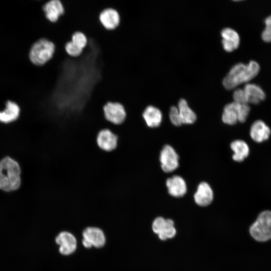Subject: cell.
<instances>
[{
  "label": "cell",
  "instance_id": "16",
  "mask_svg": "<svg viewBox=\"0 0 271 271\" xmlns=\"http://www.w3.org/2000/svg\"><path fill=\"white\" fill-rule=\"evenodd\" d=\"M142 117L147 127L154 128L161 124L162 114L159 108L153 105H149L144 110Z\"/></svg>",
  "mask_w": 271,
  "mask_h": 271
},
{
  "label": "cell",
  "instance_id": "2",
  "mask_svg": "<svg viewBox=\"0 0 271 271\" xmlns=\"http://www.w3.org/2000/svg\"><path fill=\"white\" fill-rule=\"evenodd\" d=\"M21 170L18 163L7 156L0 161V190L11 192L19 188Z\"/></svg>",
  "mask_w": 271,
  "mask_h": 271
},
{
  "label": "cell",
  "instance_id": "28",
  "mask_svg": "<svg viewBox=\"0 0 271 271\" xmlns=\"http://www.w3.org/2000/svg\"><path fill=\"white\" fill-rule=\"evenodd\" d=\"M234 101L240 103L248 104L247 99L243 89L237 88L233 93Z\"/></svg>",
  "mask_w": 271,
  "mask_h": 271
},
{
  "label": "cell",
  "instance_id": "27",
  "mask_svg": "<svg viewBox=\"0 0 271 271\" xmlns=\"http://www.w3.org/2000/svg\"><path fill=\"white\" fill-rule=\"evenodd\" d=\"M170 121L175 126H180L182 123L179 115L178 107L172 106L170 108L169 112Z\"/></svg>",
  "mask_w": 271,
  "mask_h": 271
},
{
  "label": "cell",
  "instance_id": "10",
  "mask_svg": "<svg viewBox=\"0 0 271 271\" xmlns=\"http://www.w3.org/2000/svg\"><path fill=\"white\" fill-rule=\"evenodd\" d=\"M179 157L175 150L170 145L165 146L162 150L160 161L162 170L166 173L175 170L179 166Z\"/></svg>",
  "mask_w": 271,
  "mask_h": 271
},
{
  "label": "cell",
  "instance_id": "6",
  "mask_svg": "<svg viewBox=\"0 0 271 271\" xmlns=\"http://www.w3.org/2000/svg\"><path fill=\"white\" fill-rule=\"evenodd\" d=\"M104 116L109 122L121 124L125 120L126 112L124 106L118 102H108L103 107Z\"/></svg>",
  "mask_w": 271,
  "mask_h": 271
},
{
  "label": "cell",
  "instance_id": "11",
  "mask_svg": "<svg viewBox=\"0 0 271 271\" xmlns=\"http://www.w3.org/2000/svg\"><path fill=\"white\" fill-rule=\"evenodd\" d=\"M99 22L107 31H113L120 24V16L113 8H106L101 12L98 17Z\"/></svg>",
  "mask_w": 271,
  "mask_h": 271
},
{
  "label": "cell",
  "instance_id": "19",
  "mask_svg": "<svg viewBox=\"0 0 271 271\" xmlns=\"http://www.w3.org/2000/svg\"><path fill=\"white\" fill-rule=\"evenodd\" d=\"M243 89L246 94L248 103L257 104L265 99V93L258 85L247 83Z\"/></svg>",
  "mask_w": 271,
  "mask_h": 271
},
{
  "label": "cell",
  "instance_id": "9",
  "mask_svg": "<svg viewBox=\"0 0 271 271\" xmlns=\"http://www.w3.org/2000/svg\"><path fill=\"white\" fill-rule=\"evenodd\" d=\"M98 147L102 151L111 152L115 150L118 145V137L108 128L101 129L96 139Z\"/></svg>",
  "mask_w": 271,
  "mask_h": 271
},
{
  "label": "cell",
  "instance_id": "20",
  "mask_svg": "<svg viewBox=\"0 0 271 271\" xmlns=\"http://www.w3.org/2000/svg\"><path fill=\"white\" fill-rule=\"evenodd\" d=\"M239 103L233 101L226 104L222 116L223 122L229 125H233L238 121Z\"/></svg>",
  "mask_w": 271,
  "mask_h": 271
},
{
  "label": "cell",
  "instance_id": "17",
  "mask_svg": "<svg viewBox=\"0 0 271 271\" xmlns=\"http://www.w3.org/2000/svg\"><path fill=\"white\" fill-rule=\"evenodd\" d=\"M166 186L169 193L175 197L183 196L187 192L185 180L179 176H174L166 181Z\"/></svg>",
  "mask_w": 271,
  "mask_h": 271
},
{
  "label": "cell",
  "instance_id": "5",
  "mask_svg": "<svg viewBox=\"0 0 271 271\" xmlns=\"http://www.w3.org/2000/svg\"><path fill=\"white\" fill-rule=\"evenodd\" d=\"M83 245L86 248L92 246L100 248L105 243L106 237L102 229L98 226H88L82 231Z\"/></svg>",
  "mask_w": 271,
  "mask_h": 271
},
{
  "label": "cell",
  "instance_id": "8",
  "mask_svg": "<svg viewBox=\"0 0 271 271\" xmlns=\"http://www.w3.org/2000/svg\"><path fill=\"white\" fill-rule=\"evenodd\" d=\"M55 241L59 246V252L62 255H70L76 249V238L71 232L67 230L60 232L55 238Z\"/></svg>",
  "mask_w": 271,
  "mask_h": 271
},
{
  "label": "cell",
  "instance_id": "22",
  "mask_svg": "<svg viewBox=\"0 0 271 271\" xmlns=\"http://www.w3.org/2000/svg\"><path fill=\"white\" fill-rule=\"evenodd\" d=\"M177 107L182 124H192L196 121V115L188 106L185 99H181Z\"/></svg>",
  "mask_w": 271,
  "mask_h": 271
},
{
  "label": "cell",
  "instance_id": "23",
  "mask_svg": "<svg viewBox=\"0 0 271 271\" xmlns=\"http://www.w3.org/2000/svg\"><path fill=\"white\" fill-rule=\"evenodd\" d=\"M71 41L75 45L83 50L88 44V38L86 35L82 32L79 31L73 33Z\"/></svg>",
  "mask_w": 271,
  "mask_h": 271
},
{
  "label": "cell",
  "instance_id": "4",
  "mask_svg": "<svg viewBox=\"0 0 271 271\" xmlns=\"http://www.w3.org/2000/svg\"><path fill=\"white\" fill-rule=\"evenodd\" d=\"M251 236L258 241H265L271 238V211L266 210L258 215L249 229Z\"/></svg>",
  "mask_w": 271,
  "mask_h": 271
},
{
  "label": "cell",
  "instance_id": "3",
  "mask_svg": "<svg viewBox=\"0 0 271 271\" xmlns=\"http://www.w3.org/2000/svg\"><path fill=\"white\" fill-rule=\"evenodd\" d=\"M55 50L53 42L46 37L40 38L32 44L29 49V60L34 66L43 67L53 58Z\"/></svg>",
  "mask_w": 271,
  "mask_h": 271
},
{
  "label": "cell",
  "instance_id": "24",
  "mask_svg": "<svg viewBox=\"0 0 271 271\" xmlns=\"http://www.w3.org/2000/svg\"><path fill=\"white\" fill-rule=\"evenodd\" d=\"M65 50L71 57L77 58L82 53L83 50L75 45L71 41L67 42L65 45Z\"/></svg>",
  "mask_w": 271,
  "mask_h": 271
},
{
  "label": "cell",
  "instance_id": "29",
  "mask_svg": "<svg viewBox=\"0 0 271 271\" xmlns=\"http://www.w3.org/2000/svg\"><path fill=\"white\" fill-rule=\"evenodd\" d=\"M234 1H236V2H238V1H242V0H233Z\"/></svg>",
  "mask_w": 271,
  "mask_h": 271
},
{
  "label": "cell",
  "instance_id": "18",
  "mask_svg": "<svg viewBox=\"0 0 271 271\" xmlns=\"http://www.w3.org/2000/svg\"><path fill=\"white\" fill-rule=\"evenodd\" d=\"M270 132L269 127L263 121L257 120L251 126L250 136L254 141L261 143L269 138Z\"/></svg>",
  "mask_w": 271,
  "mask_h": 271
},
{
  "label": "cell",
  "instance_id": "1",
  "mask_svg": "<svg viewBox=\"0 0 271 271\" xmlns=\"http://www.w3.org/2000/svg\"><path fill=\"white\" fill-rule=\"evenodd\" d=\"M260 70L259 64L254 61L247 64L241 63L234 65L223 80L224 87L228 90L235 88L238 85L248 82L257 76Z\"/></svg>",
  "mask_w": 271,
  "mask_h": 271
},
{
  "label": "cell",
  "instance_id": "25",
  "mask_svg": "<svg viewBox=\"0 0 271 271\" xmlns=\"http://www.w3.org/2000/svg\"><path fill=\"white\" fill-rule=\"evenodd\" d=\"M265 28L261 33V38L265 42H271V15L264 20Z\"/></svg>",
  "mask_w": 271,
  "mask_h": 271
},
{
  "label": "cell",
  "instance_id": "15",
  "mask_svg": "<svg viewBox=\"0 0 271 271\" xmlns=\"http://www.w3.org/2000/svg\"><path fill=\"white\" fill-rule=\"evenodd\" d=\"M21 108L19 105L14 101L8 100L5 104V108L0 111V122L9 123L16 121L20 116Z\"/></svg>",
  "mask_w": 271,
  "mask_h": 271
},
{
  "label": "cell",
  "instance_id": "7",
  "mask_svg": "<svg viewBox=\"0 0 271 271\" xmlns=\"http://www.w3.org/2000/svg\"><path fill=\"white\" fill-rule=\"evenodd\" d=\"M152 228L153 232L157 234L162 240L172 238L176 234L173 221L162 217H158L154 220Z\"/></svg>",
  "mask_w": 271,
  "mask_h": 271
},
{
  "label": "cell",
  "instance_id": "26",
  "mask_svg": "<svg viewBox=\"0 0 271 271\" xmlns=\"http://www.w3.org/2000/svg\"><path fill=\"white\" fill-rule=\"evenodd\" d=\"M238 110V121L244 122L245 121L250 111V107L248 104L239 103Z\"/></svg>",
  "mask_w": 271,
  "mask_h": 271
},
{
  "label": "cell",
  "instance_id": "21",
  "mask_svg": "<svg viewBox=\"0 0 271 271\" xmlns=\"http://www.w3.org/2000/svg\"><path fill=\"white\" fill-rule=\"evenodd\" d=\"M230 148L234 152L233 160L240 162L249 155V149L247 144L243 141L236 140L231 143Z\"/></svg>",
  "mask_w": 271,
  "mask_h": 271
},
{
  "label": "cell",
  "instance_id": "13",
  "mask_svg": "<svg viewBox=\"0 0 271 271\" xmlns=\"http://www.w3.org/2000/svg\"><path fill=\"white\" fill-rule=\"evenodd\" d=\"M46 18L52 23L58 21L64 13V8L60 0H50L43 7Z\"/></svg>",
  "mask_w": 271,
  "mask_h": 271
},
{
  "label": "cell",
  "instance_id": "12",
  "mask_svg": "<svg viewBox=\"0 0 271 271\" xmlns=\"http://www.w3.org/2000/svg\"><path fill=\"white\" fill-rule=\"evenodd\" d=\"M194 198L195 203L199 206H208L213 199V190L207 183L201 182L197 187Z\"/></svg>",
  "mask_w": 271,
  "mask_h": 271
},
{
  "label": "cell",
  "instance_id": "14",
  "mask_svg": "<svg viewBox=\"0 0 271 271\" xmlns=\"http://www.w3.org/2000/svg\"><path fill=\"white\" fill-rule=\"evenodd\" d=\"M221 35L223 47L226 51L231 52L238 47L240 37L234 30L230 28H224L222 30Z\"/></svg>",
  "mask_w": 271,
  "mask_h": 271
}]
</instances>
